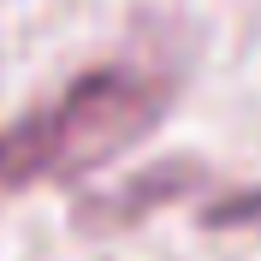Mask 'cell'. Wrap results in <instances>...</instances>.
Returning a JSON list of instances; mask_svg holds the SVG:
<instances>
[{
	"label": "cell",
	"mask_w": 261,
	"mask_h": 261,
	"mask_svg": "<svg viewBox=\"0 0 261 261\" xmlns=\"http://www.w3.org/2000/svg\"><path fill=\"white\" fill-rule=\"evenodd\" d=\"M172 83L143 65H89L54 101L0 130V202L119 161L161 125Z\"/></svg>",
	"instance_id": "6da1fadb"
},
{
	"label": "cell",
	"mask_w": 261,
	"mask_h": 261,
	"mask_svg": "<svg viewBox=\"0 0 261 261\" xmlns=\"http://www.w3.org/2000/svg\"><path fill=\"white\" fill-rule=\"evenodd\" d=\"M184 184H190V161H172V166L161 172V178L148 172V178H137V184H130L125 196H113V202L101 196V202H89L83 214H101V220H107V214H113V220H137L130 208H143V202H154V208H161V202H172V196H178Z\"/></svg>",
	"instance_id": "7a4b0ae2"
}]
</instances>
